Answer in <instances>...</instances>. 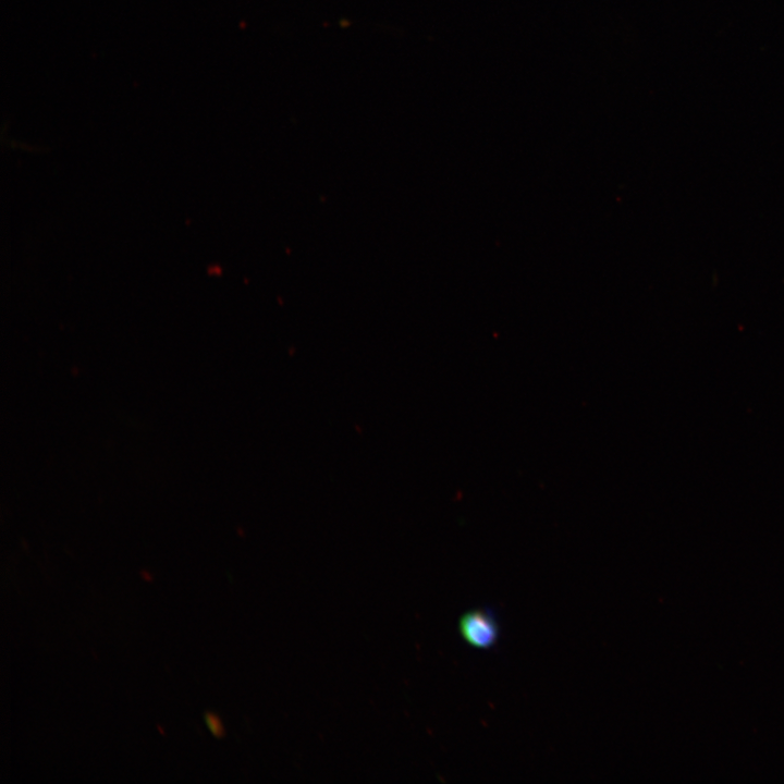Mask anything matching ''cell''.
Listing matches in <instances>:
<instances>
[{"label":"cell","mask_w":784,"mask_h":784,"mask_svg":"<svg viewBox=\"0 0 784 784\" xmlns=\"http://www.w3.org/2000/svg\"><path fill=\"white\" fill-rule=\"evenodd\" d=\"M458 627L462 637L473 647L488 649L498 640V623L488 610H473L465 613L460 620Z\"/></svg>","instance_id":"1"},{"label":"cell","mask_w":784,"mask_h":784,"mask_svg":"<svg viewBox=\"0 0 784 784\" xmlns=\"http://www.w3.org/2000/svg\"><path fill=\"white\" fill-rule=\"evenodd\" d=\"M205 719H206V723H207L209 730L212 732V734H215L216 736H219L220 733L222 732V727H221V724H220L219 720L217 719V716H215L212 713H207Z\"/></svg>","instance_id":"2"}]
</instances>
